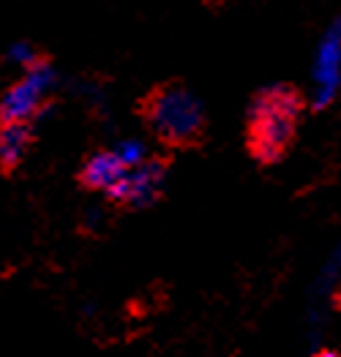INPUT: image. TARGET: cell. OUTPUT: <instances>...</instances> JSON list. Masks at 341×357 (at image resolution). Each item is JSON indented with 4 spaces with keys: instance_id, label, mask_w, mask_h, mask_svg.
Wrapping results in <instances>:
<instances>
[{
    "instance_id": "1",
    "label": "cell",
    "mask_w": 341,
    "mask_h": 357,
    "mask_svg": "<svg viewBox=\"0 0 341 357\" xmlns=\"http://www.w3.org/2000/svg\"><path fill=\"white\" fill-rule=\"evenodd\" d=\"M309 109L303 90L295 85H271L254 93L246 112L243 145L259 167L281 164L298 142L301 123Z\"/></svg>"
},
{
    "instance_id": "2",
    "label": "cell",
    "mask_w": 341,
    "mask_h": 357,
    "mask_svg": "<svg viewBox=\"0 0 341 357\" xmlns=\"http://www.w3.org/2000/svg\"><path fill=\"white\" fill-rule=\"evenodd\" d=\"M137 115L148 134L167 150H194L208 137L205 107L181 79L153 85L139 98Z\"/></svg>"
},
{
    "instance_id": "3",
    "label": "cell",
    "mask_w": 341,
    "mask_h": 357,
    "mask_svg": "<svg viewBox=\"0 0 341 357\" xmlns=\"http://www.w3.org/2000/svg\"><path fill=\"white\" fill-rule=\"evenodd\" d=\"M167 172H169V158H164V155L142 158V161L131 164V169L126 172V178L107 194V202L112 208H121V210L151 208V205H156L161 199V194H164Z\"/></svg>"
},
{
    "instance_id": "4",
    "label": "cell",
    "mask_w": 341,
    "mask_h": 357,
    "mask_svg": "<svg viewBox=\"0 0 341 357\" xmlns=\"http://www.w3.org/2000/svg\"><path fill=\"white\" fill-rule=\"evenodd\" d=\"M50 60L38 58L28 71L0 93V123H33L47 104Z\"/></svg>"
},
{
    "instance_id": "5",
    "label": "cell",
    "mask_w": 341,
    "mask_h": 357,
    "mask_svg": "<svg viewBox=\"0 0 341 357\" xmlns=\"http://www.w3.org/2000/svg\"><path fill=\"white\" fill-rule=\"evenodd\" d=\"M128 169H131V161L126 158L123 153L109 148H98L82 161V167L77 172V183L85 191H98V194L107 197L126 178Z\"/></svg>"
},
{
    "instance_id": "6",
    "label": "cell",
    "mask_w": 341,
    "mask_h": 357,
    "mask_svg": "<svg viewBox=\"0 0 341 357\" xmlns=\"http://www.w3.org/2000/svg\"><path fill=\"white\" fill-rule=\"evenodd\" d=\"M36 145L33 123H0V175L11 178Z\"/></svg>"
}]
</instances>
